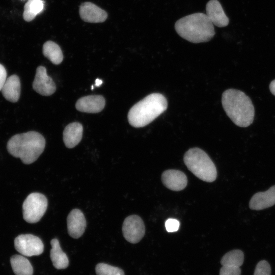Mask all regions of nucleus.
Masks as SVG:
<instances>
[{
	"mask_svg": "<svg viewBox=\"0 0 275 275\" xmlns=\"http://www.w3.org/2000/svg\"><path fill=\"white\" fill-rule=\"evenodd\" d=\"M161 181L168 189L173 191L184 189L187 184V178L182 171L169 169L164 171L161 174Z\"/></svg>",
	"mask_w": 275,
	"mask_h": 275,
	"instance_id": "nucleus-10",
	"label": "nucleus"
},
{
	"mask_svg": "<svg viewBox=\"0 0 275 275\" xmlns=\"http://www.w3.org/2000/svg\"><path fill=\"white\" fill-rule=\"evenodd\" d=\"M79 13L82 20L90 23L103 22L107 17L106 11L91 2L83 3L79 7Z\"/></svg>",
	"mask_w": 275,
	"mask_h": 275,
	"instance_id": "nucleus-12",
	"label": "nucleus"
},
{
	"mask_svg": "<svg viewBox=\"0 0 275 275\" xmlns=\"http://www.w3.org/2000/svg\"><path fill=\"white\" fill-rule=\"evenodd\" d=\"M174 28L177 34L194 43L207 42L215 35L214 25L206 14L198 12L177 20Z\"/></svg>",
	"mask_w": 275,
	"mask_h": 275,
	"instance_id": "nucleus-1",
	"label": "nucleus"
},
{
	"mask_svg": "<svg viewBox=\"0 0 275 275\" xmlns=\"http://www.w3.org/2000/svg\"><path fill=\"white\" fill-rule=\"evenodd\" d=\"M222 103L226 114L237 126L246 127L253 123L254 107L251 99L243 92L234 89L225 91Z\"/></svg>",
	"mask_w": 275,
	"mask_h": 275,
	"instance_id": "nucleus-2",
	"label": "nucleus"
},
{
	"mask_svg": "<svg viewBox=\"0 0 275 275\" xmlns=\"http://www.w3.org/2000/svg\"><path fill=\"white\" fill-rule=\"evenodd\" d=\"M42 51L43 55L53 64L59 65L63 61V55L60 47L52 41L44 43Z\"/></svg>",
	"mask_w": 275,
	"mask_h": 275,
	"instance_id": "nucleus-20",
	"label": "nucleus"
},
{
	"mask_svg": "<svg viewBox=\"0 0 275 275\" xmlns=\"http://www.w3.org/2000/svg\"><path fill=\"white\" fill-rule=\"evenodd\" d=\"M95 271L97 275H124L121 268L104 263L97 264Z\"/></svg>",
	"mask_w": 275,
	"mask_h": 275,
	"instance_id": "nucleus-23",
	"label": "nucleus"
},
{
	"mask_svg": "<svg viewBox=\"0 0 275 275\" xmlns=\"http://www.w3.org/2000/svg\"><path fill=\"white\" fill-rule=\"evenodd\" d=\"M244 261V254L240 250H233L228 252L222 258V266H231L240 267Z\"/></svg>",
	"mask_w": 275,
	"mask_h": 275,
	"instance_id": "nucleus-22",
	"label": "nucleus"
},
{
	"mask_svg": "<svg viewBox=\"0 0 275 275\" xmlns=\"http://www.w3.org/2000/svg\"><path fill=\"white\" fill-rule=\"evenodd\" d=\"M219 275H241V269L238 267L223 266Z\"/></svg>",
	"mask_w": 275,
	"mask_h": 275,
	"instance_id": "nucleus-25",
	"label": "nucleus"
},
{
	"mask_svg": "<svg viewBox=\"0 0 275 275\" xmlns=\"http://www.w3.org/2000/svg\"><path fill=\"white\" fill-rule=\"evenodd\" d=\"M45 146V140L42 134L31 131L13 136L8 142L7 148L11 155L29 164L38 158Z\"/></svg>",
	"mask_w": 275,
	"mask_h": 275,
	"instance_id": "nucleus-3",
	"label": "nucleus"
},
{
	"mask_svg": "<svg viewBox=\"0 0 275 275\" xmlns=\"http://www.w3.org/2000/svg\"><path fill=\"white\" fill-rule=\"evenodd\" d=\"M7 79V72L5 67L0 64V91Z\"/></svg>",
	"mask_w": 275,
	"mask_h": 275,
	"instance_id": "nucleus-27",
	"label": "nucleus"
},
{
	"mask_svg": "<svg viewBox=\"0 0 275 275\" xmlns=\"http://www.w3.org/2000/svg\"><path fill=\"white\" fill-rule=\"evenodd\" d=\"M33 88L43 96H50L55 92L56 85L52 79L47 75L45 67L39 66L37 67L33 83Z\"/></svg>",
	"mask_w": 275,
	"mask_h": 275,
	"instance_id": "nucleus-9",
	"label": "nucleus"
},
{
	"mask_svg": "<svg viewBox=\"0 0 275 275\" xmlns=\"http://www.w3.org/2000/svg\"><path fill=\"white\" fill-rule=\"evenodd\" d=\"M83 133L82 125L79 122H72L65 128L63 135L66 147L72 148L78 144L81 140Z\"/></svg>",
	"mask_w": 275,
	"mask_h": 275,
	"instance_id": "nucleus-16",
	"label": "nucleus"
},
{
	"mask_svg": "<svg viewBox=\"0 0 275 275\" xmlns=\"http://www.w3.org/2000/svg\"><path fill=\"white\" fill-rule=\"evenodd\" d=\"M104 98L99 95H88L79 98L75 104L76 109L80 112L98 113L104 107Z\"/></svg>",
	"mask_w": 275,
	"mask_h": 275,
	"instance_id": "nucleus-13",
	"label": "nucleus"
},
{
	"mask_svg": "<svg viewBox=\"0 0 275 275\" xmlns=\"http://www.w3.org/2000/svg\"><path fill=\"white\" fill-rule=\"evenodd\" d=\"M44 3L42 0H28L24 7L23 18L27 22L33 20L36 15L43 10Z\"/></svg>",
	"mask_w": 275,
	"mask_h": 275,
	"instance_id": "nucleus-21",
	"label": "nucleus"
},
{
	"mask_svg": "<svg viewBox=\"0 0 275 275\" xmlns=\"http://www.w3.org/2000/svg\"><path fill=\"white\" fill-rule=\"evenodd\" d=\"M271 267L266 260L259 261L255 268L254 275H270Z\"/></svg>",
	"mask_w": 275,
	"mask_h": 275,
	"instance_id": "nucleus-24",
	"label": "nucleus"
},
{
	"mask_svg": "<svg viewBox=\"0 0 275 275\" xmlns=\"http://www.w3.org/2000/svg\"><path fill=\"white\" fill-rule=\"evenodd\" d=\"M275 205V185L265 191L255 194L249 202V207L255 210H263Z\"/></svg>",
	"mask_w": 275,
	"mask_h": 275,
	"instance_id": "nucleus-15",
	"label": "nucleus"
},
{
	"mask_svg": "<svg viewBox=\"0 0 275 275\" xmlns=\"http://www.w3.org/2000/svg\"><path fill=\"white\" fill-rule=\"evenodd\" d=\"M67 223L69 235L75 239L82 235L87 226L85 217L78 209H74L70 211L67 218Z\"/></svg>",
	"mask_w": 275,
	"mask_h": 275,
	"instance_id": "nucleus-11",
	"label": "nucleus"
},
{
	"mask_svg": "<svg viewBox=\"0 0 275 275\" xmlns=\"http://www.w3.org/2000/svg\"><path fill=\"white\" fill-rule=\"evenodd\" d=\"M269 89L271 93L275 96V79L271 81L269 85Z\"/></svg>",
	"mask_w": 275,
	"mask_h": 275,
	"instance_id": "nucleus-28",
	"label": "nucleus"
},
{
	"mask_svg": "<svg viewBox=\"0 0 275 275\" xmlns=\"http://www.w3.org/2000/svg\"><path fill=\"white\" fill-rule=\"evenodd\" d=\"M122 233L125 239L129 242H139L145 234V227L143 221L137 215L127 216L123 223Z\"/></svg>",
	"mask_w": 275,
	"mask_h": 275,
	"instance_id": "nucleus-8",
	"label": "nucleus"
},
{
	"mask_svg": "<svg viewBox=\"0 0 275 275\" xmlns=\"http://www.w3.org/2000/svg\"><path fill=\"white\" fill-rule=\"evenodd\" d=\"M10 263L16 275H33V267L25 257L19 255H13L11 258Z\"/></svg>",
	"mask_w": 275,
	"mask_h": 275,
	"instance_id": "nucleus-19",
	"label": "nucleus"
},
{
	"mask_svg": "<svg viewBox=\"0 0 275 275\" xmlns=\"http://www.w3.org/2000/svg\"><path fill=\"white\" fill-rule=\"evenodd\" d=\"M15 249L24 256L31 257L41 254L44 244L41 239L31 234H21L14 240Z\"/></svg>",
	"mask_w": 275,
	"mask_h": 275,
	"instance_id": "nucleus-7",
	"label": "nucleus"
},
{
	"mask_svg": "<svg viewBox=\"0 0 275 275\" xmlns=\"http://www.w3.org/2000/svg\"><path fill=\"white\" fill-rule=\"evenodd\" d=\"M179 226V222L176 219L169 218L165 222L166 230L169 232H174L178 231Z\"/></svg>",
	"mask_w": 275,
	"mask_h": 275,
	"instance_id": "nucleus-26",
	"label": "nucleus"
},
{
	"mask_svg": "<svg viewBox=\"0 0 275 275\" xmlns=\"http://www.w3.org/2000/svg\"><path fill=\"white\" fill-rule=\"evenodd\" d=\"M206 14L213 25L223 28L227 26L229 19L218 0H209L206 5Z\"/></svg>",
	"mask_w": 275,
	"mask_h": 275,
	"instance_id": "nucleus-14",
	"label": "nucleus"
},
{
	"mask_svg": "<svg viewBox=\"0 0 275 275\" xmlns=\"http://www.w3.org/2000/svg\"><path fill=\"white\" fill-rule=\"evenodd\" d=\"M50 258L53 266L58 269L66 268L69 265V260L66 254L62 250L59 240L53 238L50 241Z\"/></svg>",
	"mask_w": 275,
	"mask_h": 275,
	"instance_id": "nucleus-18",
	"label": "nucleus"
},
{
	"mask_svg": "<svg viewBox=\"0 0 275 275\" xmlns=\"http://www.w3.org/2000/svg\"><path fill=\"white\" fill-rule=\"evenodd\" d=\"M102 84V80H101L100 79H98V78L96 79V80H95V86L96 87L100 86Z\"/></svg>",
	"mask_w": 275,
	"mask_h": 275,
	"instance_id": "nucleus-29",
	"label": "nucleus"
},
{
	"mask_svg": "<svg viewBox=\"0 0 275 275\" xmlns=\"http://www.w3.org/2000/svg\"><path fill=\"white\" fill-rule=\"evenodd\" d=\"M2 92L5 98L11 102H17L20 95V81L16 75H12L7 78Z\"/></svg>",
	"mask_w": 275,
	"mask_h": 275,
	"instance_id": "nucleus-17",
	"label": "nucleus"
},
{
	"mask_svg": "<svg viewBox=\"0 0 275 275\" xmlns=\"http://www.w3.org/2000/svg\"><path fill=\"white\" fill-rule=\"evenodd\" d=\"M47 203L44 195L39 193L30 194L22 204L23 219L31 224L39 222L46 212Z\"/></svg>",
	"mask_w": 275,
	"mask_h": 275,
	"instance_id": "nucleus-6",
	"label": "nucleus"
},
{
	"mask_svg": "<svg viewBox=\"0 0 275 275\" xmlns=\"http://www.w3.org/2000/svg\"><path fill=\"white\" fill-rule=\"evenodd\" d=\"M168 101L161 94L154 93L133 105L128 113V121L133 127H144L167 109Z\"/></svg>",
	"mask_w": 275,
	"mask_h": 275,
	"instance_id": "nucleus-4",
	"label": "nucleus"
},
{
	"mask_svg": "<svg viewBox=\"0 0 275 275\" xmlns=\"http://www.w3.org/2000/svg\"><path fill=\"white\" fill-rule=\"evenodd\" d=\"M183 160L187 169L200 179L212 182L217 177L215 164L208 154L200 148L189 149L185 153Z\"/></svg>",
	"mask_w": 275,
	"mask_h": 275,
	"instance_id": "nucleus-5",
	"label": "nucleus"
}]
</instances>
